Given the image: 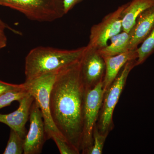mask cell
<instances>
[{
    "label": "cell",
    "mask_w": 154,
    "mask_h": 154,
    "mask_svg": "<svg viewBox=\"0 0 154 154\" xmlns=\"http://www.w3.org/2000/svg\"><path fill=\"white\" fill-rule=\"evenodd\" d=\"M107 136V135L100 132L96 125L93 131V143L86 154H102Z\"/></svg>",
    "instance_id": "cell-17"
},
{
    "label": "cell",
    "mask_w": 154,
    "mask_h": 154,
    "mask_svg": "<svg viewBox=\"0 0 154 154\" xmlns=\"http://www.w3.org/2000/svg\"><path fill=\"white\" fill-rule=\"evenodd\" d=\"M85 49V46L71 50L46 46L33 48L25 57V82L48 73L59 71L80 60Z\"/></svg>",
    "instance_id": "cell-2"
},
{
    "label": "cell",
    "mask_w": 154,
    "mask_h": 154,
    "mask_svg": "<svg viewBox=\"0 0 154 154\" xmlns=\"http://www.w3.org/2000/svg\"><path fill=\"white\" fill-rule=\"evenodd\" d=\"M0 26L4 28V29H8V30H11V31H12L13 33H15V34H18V35H19L22 34L21 32L16 30V29H14V28H11V27H10L8 24H6L5 22H3L2 20L1 19H0Z\"/></svg>",
    "instance_id": "cell-23"
},
{
    "label": "cell",
    "mask_w": 154,
    "mask_h": 154,
    "mask_svg": "<svg viewBox=\"0 0 154 154\" xmlns=\"http://www.w3.org/2000/svg\"><path fill=\"white\" fill-rule=\"evenodd\" d=\"M51 139L54 141L61 154H79L66 140L62 139L54 134L51 136Z\"/></svg>",
    "instance_id": "cell-19"
},
{
    "label": "cell",
    "mask_w": 154,
    "mask_h": 154,
    "mask_svg": "<svg viewBox=\"0 0 154 154\" xmlns=\"http://www.w3.org/2000/svg\"><path fill=\"white\" fill-rule=\"evenodd\" d=\"M59 71L48 73L31 81H25L24 83L26 90L33 96L41 110L48 140L54 134L65 140L54 123L50 110L51 92Z\"/></svg>",
    "instance_id": "cell-4"
},
{
    "label": "cell",
    "mask_w": 154,
    "mask_h": 154,
    "mask_svg": "<svg viewBox=\"0 0 154 154\" xmlns=\"http://www.w3.org/2000/svg\"><path fill=\"white\" fill-rule=\"evenodd\" d=\"M0 6L22 13L38 22H52L65 15L63 0H0Z\"/></svg>",
    "instance_id": "cell-3"
},
{
    "label": "cell",
    "mask_w": 154,
    "mask_h": 154,
    "mask_svg": "<svg viewBox=\"0 0 154 154\" xmlns=\"http://www.w3.org/2000/svg\"><path fill=\"white\" fill-rule=\"evenodd\" d=\"M105 92L103 81L86 89L84 106L82 154H86L93 143V131L99 119Z\"/></svg>",
    "instance_id": "cell-6"
},
{
    "label": "cell",
    "mask_w": 154,
    "mask_h": 154,
    "mask_svg": "<svg viewBox=\"0 0 154 154\" xmlns=\"http://www.w3.org/2000/svg\"><path fill=\"white\" fill-rule=\"evenodd\" d=\"M83 0H63V5L65 14H67L77 4L82 2Z\"/></svg>",
    "instance_id": "cell-21"
},
{
    "label": "cell",
    "mask_w": 154,
    "mask_h": 154,
    "mask_svg": "<svg viewBox=\"0 0 154 154\" xmlns=\"http://www.w3.org/2000/svg\"><path fill=\"white\" fill-rule=\"evenodd\" d=\"M132 34L131 30L129 33L122 31L110 38V45L98 50V52L102 57H105L114 56L128 51Z\"/></svg>",
    "instance_id": "cell-14"
},
{
    "label": "cell",
    "mask_w": 154,
    "mask_h": 154,
    "mask_svg": "<svg viewBox=\"0 0 154 154\" xmlns=\"http://www.w3.org/2000/svg\"><path fill=\"white\" fill-rule=\"evenodd\" d=\"M154 6V0H132L122 12V31L129 33L138 17L147 9Z\"/></svg>",
    "instance_id": "cell-13"
},
{
    "label": "cell",
    "mask_w": 154,
    "mask_h": 154,
    "mask_svg": "<svg viewBox=\"0 0 154 154\" xmlns=\"http://www.w3.org/2000/svg\"><path fill=\"white\" fill-rule=\"evenodd\" d=\"M137 66L142 64L154 53V30L137 49Z\"/></svg>",
    "instance_id": "cell-15"
},
{
    "label": "cell",
    "mask_w": 154,
    "mask_h": 154,
    "mask_svg": "<svg viewBox=\"0 0 154 154\" xmlns=\"http://www.w3.org/2000/svg\"><path fill=\"white\" fill-rule=\"evenodd\" d=\"M30 128L24 139V154L41 153L45 143L47 140L42 113L35 101L30 110Z\"/></svg>",
    "instance_id": "cell-8"
},
{
    "label": "cell",
    "mask_w": 154,
    "mask_h": 154,
    "mask_svg": "<svg viewBox=\"0 0 154 154\" xmlns=\"http://www.w3.org/2000/svg\"><path fill=\"white\" fill-rule=\"evenodd\" d=\"M137 49L128 50L121 54L103 57L105 63V76L103 80V89L105 92L114 82L127 63L137 60Z\"/></svg>",
    "instance_id": "cell-11"
},
{
    "label": "cell",
    "mask_w": 154,
    "mask_h": 154,
    "mask_svg": "<svg viewBox=\"0 0 154 154\" xmlns=\"http://www.w3.org/2000/svg\"><path fill=\"white\" fill-rule=\"evenodd\" d=\"M24 89H26L24 83L20 85H16L5 82L0 81V96L8 91Z\"/></svg>",
    "instance_id": "cell-20"
},
{
    "label": "cell",
    "mask_w": 154,
    "mask_h": 154,
    "mask_svg": "<svg viewBox=\"0 0 154 154\" xmlns=\"http://www.w3.org/2000/svg\"><path fill=\"white\" fill-rule=\"evenodd\" d=\"M26 89L8 91L0 96V109L11 105L14 101H18L28 94Z\"/></svg>",
    "instance_id": "cell-18"
},
{
    "label": "cell",
    "mask_w": 154,
    "mask_h": 154,
    "mask_svg": "<svg viewBox=\"0 0 154 154\" xmlns=\"http://www.w3.org/2000/svg\"><path fill=\"white\" fill-rule=\"evenodd\" d=\"M154 30V6L147 9L139 16L131 29L129 50L137 49Z\"/></svg>",
    "instance_id": "cell-12"
},
{
    "label": "cell",
    "mask_w": 154,
    "mask_h": 154,
    "mask_svg": "<svg viewBox=\"0 0 154 154\" xmlns=\"http://www.w3.org/2000/svg\"><path fill=\"white\" fill-rule=\"evenodd\" d=\"M34 100L33 96L28 93L18 101L19 107L17 110L9 114L0 113V122L6 124L25 139L27 134L25 125L29 118L31 105Z\"/></svg>",
    "instance_id": "cell-10"
},
{
    "label": "cell",
    "mask_w": 154,
    "mask_h": 154,
    "mask_svg": "<svg viewBox=\"0 0 154 154\" xmlns=\"http://www.w3.org/2000/svg\"><path fill=\"white\" fill-rule=\"evenodd\" d=\"M80 60L59 72L50 97V110L54 123L79 154L82 152L86 91Z\"/></svg>",
    "instance_id": "cell-1"
},
{
    "label": "cell",
    "mask_w": 154,
    "mask_h": 154,
    "mask_svg": "<svg viewBox=\"0 0 154 154\" xmlns=\"http://www.w3.org/2000/svg\"><path fill=\"white\" fill-rule=\"evenodd\" d=\"M127 5L119 7L91 27L88 46L97 50L103 48L107 45L109 39L122 31V12Z\"/></svg>",
    "instance_id": "cell-7"
},
{
    "label": "cell",
    "mask_w": 154,
    "mask_h": 154,
    "mask_svg": "<svg viewBox=\"0 0 154 154\" xmlns=\"http://www.w3.org/2000/svg\"><path fill=\"white\" fill-rule=\"evenodd\" d=\"M82 78L86 89L94 88L104 79L105 60L98 50L87 46L80 60Z\"/></svg>",
    "instance_id": "cell-9"
},
{
    "label": "cell",
    "mask_w": 154,
    "mask_h": 154,
    "mask_svg": "<svg viewBox=\"0 0 154 154\" xmlns=\"http://www.w3.org/2000/svg\"><path fill=\"white\" fill-rule=\"evenodd\" d=\"M3 28L0 26V49L6 47L7 45V38Z\"/></svg>",
    "instance_id": "cell-22"
},
{
    "label": "cell",
    "mask_w": 154,
    "mask_h": 154,
    "mask_svg": "<svg viewBox=\"0 0 154 154\" xmlns=\"http://www.w3.org/2000/svg\"><path fill=\"white\" fill-rule=\"evenodd\" d=\"M24 139L18 133L11 130L10 136L4 154H22L24 152Z\"/></svg>",
    "instance_id": "cell-16"
},
{
    "label": "cell",
    "mask_w": 154,
    "mask_h": 154,
    "mask_svg": "<svg viewBox=\"0 0 154 154\" xmlns=\"http://www.w3.org/2000/svg\"><path fill=\"white\" fill-rule=\"evenodd\" d=\"M136 66H137V60L127 63L114 82L104 93L99 121L96 124L99 131L103 134L108 135L113 129L114 109L124 89L128 75Z\"/></svg>",
    "instance_id": "cell-5"
}]
</instances>
